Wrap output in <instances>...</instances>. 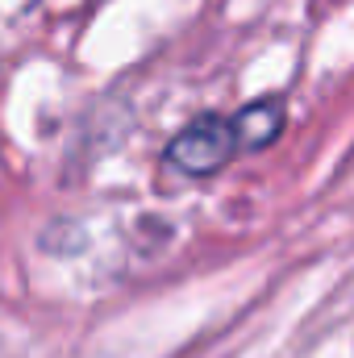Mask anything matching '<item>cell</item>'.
I'll list each match as a JSON object with an SVG mask.
<instances>
[{
    "instance_id": "obj_1",
    "label": "cell",
    "mask_w": 354,
    "mask_h": 358,
    "mask_svg": "<svg viewBox=\"0 0 354 358\" xmlns=\"http://www.w3.org/2000/svg\"><path fill=\"white\" fill-rule=\"evenodd\" d=\"M238 155V138H234V121L221 113H204L196 121H187L163 150V167L176 179H208L225 171Z\"/></svg>"
},
{
    "instance_id": "obj_2",
    "label": "cell",
    "mask_w": 354,
    "mask_h": 358,
    "mask_svg": "<svg viewBox=\"0 0 354 358\" xmlns=\"http://www.w3.org/2000/svg\"><path fill=\"white\" fill-rule=\"evenodd\" d=\"M234 121V138H238V150H267L279 142L283 125H288V104L279 96H263V100H250L246 108H238Z\"/></svg>"
}]
</instances>
